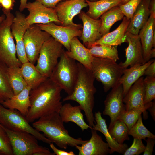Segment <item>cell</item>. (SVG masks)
Segmentation results:
<instances>
[{
  "label": "cell",
  "instance_id": "obj_49",
  "mask_svg": "<svg viewBox=\"0 0 155 155\" xmlns=\"http://www.w3.org/2000/svg\"><path fill=\"white\" fill-rule=\"evenodd\" d=\"M150 58H154L155 57V48H152V49L150 55Z\"/></svg>",
  "mask_w": 155,
  "mask_h": 155
},
{
  "label": "cell",
  "instance_id": "obj_29",
  "mask_svg": "<svg viewBox=\"0 0 155 155\" xmlns=\"http://www.w3.org/2000/svg\"><path fill=\"white\" fill-rule=\"evenodd\" d=\"M122 0H98L91 1L86 0L89 9L86 13L91 18L97 19L112 8L119 6Z\"/></svg>",
  "mask_w": 155,
  "mask_h": 155
},
{
  "label": "cell",
  "instance_id": "obj_35",
  "mask_svg": "<svg viewBox=\"0 0 155 155\" xmlns=\"http://www.w3.org/2000/svg\"><path fill=\"white\" fill-rule=\"evenodd\" d=\"M128 134L133 138L146 140L147 138L155 139V135L149 131L143 123L141 115L136 123L128 131Z\"/></svg>",
  "mask_w": 155,
  "mask_h": 155
},
{
  "label": "cell",
  "instance_id": "obj_11",
  "mask_svg": "<svg viewBox=\"0 0 155 155\" xmlns=\"http://www.w3.org/2000/svg\"><path fill=\"white\" fill-rule=\"evenodd\" d=\"M43 30L49 33L56 40L69 51L71 42L75 37H80L82 31L80 28L68 25L60 26L54 22L46 24H36Z\"/></svg>",
  "mask_w": 155,
  "mask_h": 155
},
{
  "label": "cell",
  "instance_id": "obj_6",
  "mask_svg": "<svg viewBox=\"0 0 155 155\" xmlns=\"http://www.w3.org/2000/svg\"><path fill=\"white\" fill-rule=\"evenodd\" d=\"M2 126L9 137L13 155H55L48 148L39 145L38 140L32 135L26 132L13 131Z\"/></svg>",
  "mask_w": 155,
  "mask_h": 155
},
{
  "label": "cell",
  "instance_id": "obj_14",
  "mask_svg": "<svg viewBox=\"0 0 155 155\" xmlns=\"http://www.w3.org/2000/svg\"><path fill=\"white\" fill-rule=\"evenodd\" d=\"M26 8L29 12L28 15L26 17V20L30 26L51 22L61 24L53 8L47 7L35 1L27 3Z\"/></svg>",
  "mask_w": 155,
  "mask_h": 155
},
{
  "label": "cell",
  "instance_id": "obj_5",
  "mask_svg": "<svg viewBox=\"0 0 155 155\" xmlns=\"http://www.w3.org/2000/svg\"><path fill=\"white\" fill-rule=\"evenodd\" d=\"M125 69L111 59L93 57L92 73L95 79L102 83L105 92L117 85Z\"/></svg>",
  "mask_w": 155,
  "mask_h": 155
},
{
  "label": "cell",
  "instance_id": "obj_20",
  "mask_svg": "<svg viewBox=\"0 0 155 155\" xmlns=\"http://www.w3.org/2000/svg\"><path fill=\"white\" fill-rule=\"evenodd\" d=\"M92 136L81 146L75 147L79 151V155H106L110 153V149L108 144L104 142L97 131L91 129Z\"/></svg>",
  "mask_w": 155,
  "mask_h": 155
},
{
  "label": "cell",
  "instance_id": "obj_52",
  "mask_svg": "<svg viewBox=\"0 0 155 155\" xmlns=\"http://www.w3.org/2000/svg\"><path fill=\"white\" fill-rule=\"evenodd\" d=\"M0 155H4L2 152L0 150Z\"/></svg>",
  "mask_w": 155,
  "mask_h": 155
},
{
  "label": "cell",
  "instance_id": "obj_46",
  "mask_svg": "<svg viewBox=\"0 0 155 155\" xmlns=\"http://www.w3.org/2000/svg\"><path fill=\"white\" fill-rule=\"evenodd\" d=\"M149 5L150 15L155 16V0H151Z\"/></svg>",
  "mask_w": 155,
  "mask_h": 155
},
{
  "label": "cell",
  "instance_id": "obj_21",
  "mask_svg": "<svg viewBox=\"0 0 155 155\" xmlns=\"http://www.w3.org/2000/svg\"><path fill=\"white\" fill-rule=\"evenodd\" d=\"M65 52L68 57L78 61L85 67L91 70L94 56L91 55L89 49L82 44L77 37L74 38L71 40L70 50Z\"/></svg>",
  "mask_w": 155,
  "mask_h": 155
},
{
  "label": "cell",
  "instance_id": "obj_40",
  "mask_svg": "<svg viewBox=\"0 0 155 155\" xmlns=\"http://www.w3.org/2000/svg\"><path fill=\"white\" fill-rule=\"evenodd\" d=\"M145 148L142 139L133 138L131 146L126 149L123 154L138 155L144 152Z\"/></svg>",
  "mask_w": 155,
  "mask_h": 155
},
{
  "label": "cell",
  "instance_id": "obj_42",
  "mask_svg": "<svg viewBox=\"0 0 155 155\" xmlns=\"http://www.w3.org/2000/svg\"><path fill=\"white\" fill-rule=\"evenodd\" d=\"M146 141V145L145 146L143 155H152L154 152L153 148L155 144V139L148 138Z\"/></svg>",
  "mask_w": 155,
  "mask_h": 155
},
{
  "label": "cell",
  "instance_id": "obj_37",
  "mask_svg": "<svg viewBox=\"0 0 155 155\" xmlns=\"http://www.w3.org/2000/svg\"><path fill=\"white\" fill-rule=\"evenodd\" d=\"M143 111L140 109H134L125 111L118 119L122 121L127 125L129 130L136 123L140 116Z\"/></svg>",
  "mask_w": 155,
  "mask_h": 155
},
{
  "label": "cell",
  "instance_id": "obj_16",
  "mask_svg": "<svg viewBox=\"0 0 155 155\" xmlns=\"http://www.w3.org/2000/svg\"><path fill=\"white\" fill-rule=\"evenodd\" d=\"M125 38L128 46L125 49L126 60L119 64L124 69L129 66L132 67L137 64L142 65L145 62L143 51L138 34H133L128 32L125 34Z\"/></svg>",
  "mask_w": 155,
  "mask_h": 155
},
{
  "label": "cell",
  "instance_id": "obj_12",
  "mask_svg": "<svg viewBox=\"0 0 155 155\" xmlns=\"http://www.w3.org/2000/svg\"><path fill=\"white\" fill-rule=\"evenodd\" d=\"M124 97L122 86L118 83L112 88L104 101V109L103 113L108 116L110 122L108 128L110 130L115 121L125 110L123 99Z\"/></svg>",
  "mask_w": 155,
  "mask_h": 155
},
{
  "label": "cell",
  "instance_id": "obj_30",
  "mask_svg": "<svg viewBox=\"0 0 155 155\" xmlns=\"http://www.w3.org/2000/svg\"><path fill=\"white\" fill-rule=\"evenodd\" d=\"M124 17L119 6L112 8L103 14L100 17L101 20L100 32L102 36L109 33L112 26Z\"/></svg>",
  "mask_w": 155,
  "mask_h": 155
},
{
  "label": "cell",
  "instance_id": "obj_25",
  "mask_svg": "<svg viewBox=\"0 0 155 155\" xmlns=\"http://www.w3.org/2000/svg\"><path fill=\"white\" fill-rule=\"evenodd\" d=\"M154 60H149L143 64L136 65L124 70L118 83L122 86L124 96L132 85L144 75L146 69Z\"/></svg>",
  "mask_w": 155,
  "mask_h": 155
},
{
  "label": "cell",
  "instance_id": "obj_22",
  "mask_svg": "<svg viewBox=\"0 0 155 155\" xmlns=\"http://www.w3.org/2000/svg\"><path fill=\"white\" fill-rule=\"evenodd\" d=\"M81 110L79 105L73 106L69 103H66L62 105L58 113L64 123H74L80 127L82 131L89 128L92 129V128L84 121Z\"/></svg>",
  "mask_w": 155,
  "mask_h": 155
},
{
  "label": "cell",
  "instance_id": "obj_23",
  "mask_svg": "<svg viewBox=\"0 0 155 155\" xmlns=\"http://www.w3.org/2000/svg\"><path fill=\"white\" fill-rule=\"evenodd\" d=\"M94 117L96 123L92 129L100 131L105 136L110 149L109 154L117 152L123 154L128 148L127 145L123 143L119 144L113 139L109 132L106 120L102 117L100 112H95Z\"/></svg>",
  "mask_w": 155,
  "mask_h": 155
},
{
  "label": "cell",
  "instance_id": "obj_48",
  "mask_svg": "<svg viewBox=\"0 0 155 155\" xmlns=\"http://www.w3.org/2000/svg\"><path fill=\"white\" fill-rule=\"evenodd\" d=\"M27 0H20L19 10L20 11H23L26 7Z\"/></svg>",
  "mask_w": 155,
  "mask_h": 155
},
{
  "label": "cell",
  "instance_id": "obj_27",
  "mask_svg": "<svg viewBox=\"0 0 155 155\" xmlns=\"http://www.w3.org/2000/svg\"><path fill=\"white\" fill-rule=\"evenodd\" d=\"M31 90L28 86L18 94L14 95L1 104L6 108L18 111L25 116L31 106L30 93Z\"/></svg>",
  "mask_w": 155,
  "mask_h": 155
},
{
  "label": "cell",
  "instance_id": "obj_9",
  "mask_svg": "<svg viewBox=\"0 0 155 155\" xmlns=\"http://www.w3.org/2000/svg\"><path fill=\"white\" fill-rule=\"evenodd\" d=\"M64 51L63 45L51 36L40 50L36 67L44 76L49 78Z\"/></svg>",
  "mask_w": 155,
  "mask_h": 155
},
{
  "label": "cell",
  "instance_id": "obj_41",
  "mask_svg": "<svg viewBox=\"0 0 155 155\" xmlns=\"http://www.w3.org/2000/svg\"><path fill=\"white\" fill-rule=\"evenodd\" d=\"M15 0H2L1 3V8L4 15L10 13L13 9Z\"/></svg>",
  "mask_w": 155,
  "mask_h": 155
},
{
  "label": "cell",
  "instance_id": "obj_44",
  "mask_svg": "<svg viewBox=\"0 0 155 155\" xmlns=\"http://www.w3.org/2000/svg\"><path fill=\"white\" fill-rule=\"evenodd\" d=\"M144 75L146 76L155 77V60L146 69L144 72Z\"/></svg>",
  "mask_w": 155,
  "mask_h": 155
},
{
  "label": "cell",
  "instance_id": "obj_31",
  "mask_svg": "<svg viewBox=\"0 0 155 155\" xmlns=\"http://www.w3.org/2000/svg\"><path fill=\"white\" fill-rule=\"evenodd\" d=\"M8 67L0 61V103L12 97L14 94L8 75Z\"/></svg>",
  "mask_w": 155,
  "mask_h": 155
},
{
  "label": "cell",
  "instance_id": "obj_7",
  "mask_svg": "<svg viewBox=\"0 0 155 155\" xmlns=\"http://www.w3.org/2000/svg\"><path fill=\"white\" fill-rule=\"evenodd\" d=\"M5 16V19L0 23V61L8 67H20L22 63L17 56L16 44L11 29L14 16L11 12Z\"/></svg>",
  "mask_w": 155,
  "mask_h": 155
},
{
  "label": "cell",
  "instance_id": "obj_26",
  "mask_svg": "<svg viewBox=\"0 0 155 155\" xmlns=\"http://www.w3.org/2000/svg\"><path fill=\"white\" fill-rule=\"evenodd\" d=\"M130 20V19H127L124 17L122 22L116 29L102 36L92 47L99 45L118 46L127 42L125 34Z\"/></svg>",
  "mask_w": 155,
  "mask_h": 155
},
{
  "label": "cell",
  "instance_id": "obj_19",
  "mask_svg": "<svg viewBox=\"0 0 155 155\" xmlns=\"http://www.w3.org/2000/svg\"><path fill=\"white\" fill-rule=\"evenodd\" d=\"M142 45L143 56L146 63L150 58V53L155 46V16H150L138 34Z\"/></svg>",
  "mask_w": 155,
  "mask_h": 155
},
{
  "label": "cell",
  "instance_id": "obj_1",
  "mask_svg": "<svg viewBox=\"0 0 155 155\" xmlns=\"http://www.w3.org/2000/svg\"><path fill=\"white\" fill-rule=\"evenodd\" d=\"M62 89L49 78L30 93L31 106L26 118L29 122L54 112L59 113L62 105Z\"/></svg>",
  "mask_w": 155,
  "mask_h": 155
},
{
  "label": "cell",
  "instance_id": "obj_13",
  "mask_svg": "<svg viewBox=\"0 0 155 155\" xmlns=\"http://www.w3.org/2000/svg\"><path fill=\"white\" fill-rule=\"evenodd\" d=\"M86 0H67L59 2L53 8L58 19L63 26L71 25L82 28L79 24L73 22V18L81 10L88 6Z\"/></svg>",
  "mask_w": 155,
  "mask_h": 155
},
{
  "label": "cell",
  "instance_id": "obj_15",
  "mask_svg": "<svg viewBox=\"0 0 155 155\" xmlns=\"http://www.w3.org/2000/svg\"><path fill=\"white\" fill-rule=\"evenodd\" d=\"M30 26L26 20L25 15L17 11L11 29L16 41L17 56L22 64L28 61L26 54L24 37L26 30Z\"/></svg>",
  "mask_w": 155,
  "mask_h": 155
},
{
  "label": "cell",
  "instance_id": "obj_47",
  "mask_svg": "<svg viewBox=\"0 0 155 155\" xmlns=\"http://www.w3.org/2000/svg\"><path fill=\"white\" fill-rule=\"evenodd\" d=\"M150 112L151 115L155 121V99L154 100L152 104L148 109Z\"/></svg>",
  "mask_w": 155,
  "mask_h": 155
},
{
  "label": "cell",
  "instance_id": "obj_3",
  "mask_svg": "<svg viewBox=\"0 0 155 155\" xmlns=\"http://www.w3.org/2000/svg\"><path fill=\"white\" fill-rule=\"evenodd\" d=\"M32 125L36 130L42 132L51 142L61 148L65 149L68 146L74 147L82 145L87 141L81 138L75 139L71 136L58 112L42 117L34 122Z\"/></svg>",
  "mask_w": 155,
  "mask_h": 155
},
{
  "label": "cell",
  "instance_id": "obj_51",
  "mask_svg": "<svg viewBox=\"0 0 155 155\" xmlns=\"http://www.w3.org/2000/svg\"><path fill=\"white\" fill-rule=\"evenodd\" d=\"M129 0H122V1L120 5L124 4L126 3H127V2Z\"/></svg>",
  "mask_w": 155,
  "mask_h": 155
},
{
  "label": "cell",
  "instance_id": "obj_4",
  "mask_svg": "<svg viewBox=\"0 0 155 155\" xmlns=\"http://www.w3.org/2000/svg\"><path fill=\"white\" fill-rule=\"evenodd\" d=\"M78 71L77 63L68 57L64 50L49 78L68 95L73 90Z\"/></svg>",
  "mask_w": 155,
  "mask_h": 155
},
{
  "label": "cell",
  "instance_id": "obj_32",
  "mask_svg": "<svg viewBox=\"0 0 155 155\" xmlns=\"http://www.w3.org/2000/svg\"><path fill=\"white\" fill-rule=\"evenodd\" d=\"M8 75L14 95L18 94L28 86L22 74L20 67H8Z\"/></svg>",
  "mask_w": 155,
  "mask_h": 155
},
{
  "label": "cell",
  "instance_id": "obj_34",
  "mask_svg": "<svg viewBox=\"0 0 155 155\" xmlns=\"http://www.w3.org/2000/svg\"><path fill=\"white\" fill-rule=\"evenodd\" d=\"M128 129L121 120L118 119L114 123L109 132L113 139L118 143L122 144L125 140H129Z\"/></svg>",
  "mask_w": 155,
  "mask_h": 155
},
{
  "label": "cell",
  "instance_id": "obj_53",
  "mask_svg": "<svg viewBox=\"0 0 155 155\" xmlns=\"http://www.w3.org/2000/svg\"><path fill=\"white\" fill-rule=\"evenodd\" d=\"M2 0H0V9L1 8V3Z\"/></svg>",
  "mask_w": 155,
  "mask_h": 155
},
{
  "label": "cell",
  "instance_id": "obj_38",
  "mask_svg": "<svg viewBox=\"0 0 155 155\" xmlns=\"http://www.w3.org/2000/svg\"><path fill=\"white\" fill-rule=\"evenodd\" d=\"M0 150L4 155H13L12 148L9 136L0 124Z\"/></svg>",
  "mask_w": 155,
  "mask_h": 155
},
{
  "label": "cell",
  "instance_id": "obj_2",
  "mask_svg": "<svg viewBox=\"0 0 155 155\" xmlns=\"http://www.w3.org/2000/svg\"><path fill=\"white\" fill-rule=\"evenodd\" d=\"M77 64L78 74L73 90L63 101L71 100L78 102L85 113L88 125L92 127L96 123L93 113L94 95L96 92L94 84L95 79L91 70L79 62Z\"/></svg>",
  "mask_w": 155,
  "mask_h": 155
},
{
  "label": "cell",
  "instance_id": "obj_18",
  "mask_svg": "<svg viewBox=\"0 0 155 155\" xmlns=\"http://www.w3.org/2000/svg\"><path fill=\"white\" fill-rule=\"evenodd\" d=\"M144 78L142 76L140 78L124 96L123 102L125 103L126 111L140 109L143 111L145 113L152 104V102L146 105L144 103Z\"/></svg>",
  "mask_w": 155,
  "mask_h": 155
},
{
  "label": "cell",
  "instance_id": "obj_45",
  "mask_svg": "<svg viewBox=\"0 0 155 155\" xmlns=\"http://www.w3.org/2000/svg\"><path fill=\"white\" fill-rule=\"evenodd\" d=\"M50 146L54 152L55 154L57 155H75L73 151L67 152L64 150H60L57 148L53 143H51Z\"/></svg>",
  "mask_w": 155,
  "mask_h": 155
},
{
  "label": "cell",
  "instance_id": "obj_36",
  "mask_svg": "<svg viewBox=\"0 0 155 155\" xmlns=\"http://www.w3.org/2000/svg\"><path fill=\"white\" fill-rule=\"evenodd\" d=\"M144 103L147 104L155 99V77L146 76L144 78Z\"/></svg>",
  "mask_w": 155,
  "mask_h": 155
},
{
  "label": "cell",
  "instance_id": "obj_54",
  "mask_svg": "<svg viewBox=\"0 0 155 155\" xmlns=\"http://www.w3.org/2000/svg\"><path fill=\"white\" fill-rule=\"evenodd\" d=\"M98 0H90L89 1H98Z\"/></svg>",
  "mask_w": 155,
  "mask_h": 155
},
{
  "label": "cell",
  "instance_id": "obj_39",
  "mask_svg": "<svg viewBox=\"0 0 155 155\" xmlns=\"http://www.w3.org/2000/svg\"><path fill=\"white\" fill-rule=\"evenodd\" d=\"M142 0H130L126 3L119 5L121 11L127 19H130Z\"/></svg>",
  "mask_w": 155,
  "mask_h": 155
},
{
  "label": "cell",
  "instance_id": "obj_10",
  "mask_svg": "<svg viewBox=\"0 0 155 155\" xmlns=\"http://www.w3.org/2000/svg\"><path fill=\"white\" fill-rule=\"evenodd\" d=\"M51 36L42 30L36 24L30 25L26 30L24 37L26 54L28 60L34 65L42 47Z\"/></svg>",
  "mask_w": 155,
  "mask_h": 155
},
{
  "label": "cell",
  "instance_id": "obj_24",
  "mask_svg": "<svg viewBox=\"0 0 155 155\" xmlns=\"http://www.w3.org/2000/svg\"><path fill=\"white\" fill-rule=\"evenodd\" d=\"M149 0H142L130 20L126 32L138 35L140 31L148 20L150 16Z\"/></svg>",
  "mask_w": 155,
  "mask_h": 155
},
{
  "label": "cell",
  "instance_id": "obj_33",
  "mask_svg": "<svg viewBox=\"0 0 155 155\" xmlns=\"http://www.w3.org/2000/svg\"><path fill=\"white\" fill-rule=\"evenodd\" d=\"M117 46L99 45L93 46L89 49L94 57L106 58L115 62L119 59Z\"/></svg>",
  "mask_w": 155,
  "mask_h": 155
},
{
  "label": "cell",
  "instance_id": "obj_28",
  "mask_svg": "<svg viewBox=\"0 0 155 155\" xmlns=\"http://www.w3.org/2000/svg\"><path fill=\"white\" fill-rule=\"evenodd\" d=\"M20 68L27 86L31 89L38 87L48 78L41 73L36 66L29 61L22 63Z\"/></svg>",
  "mask_w": 155,
  "mask_h": 155
},
{
  "label": "cell",
  "instance_id": "obj_8",
  "mask_svg": "<svg viewBox=\"0 0 155 155\" xmlns=\"http://www.w3.org/2000/svg\"><path fill=\"white\" fill-rule=\"evenodd\" d=\"M0 124L9 130L29 133L38 140L50 144L51 142L32 126L25 116L18 111L5 107L0 103Z\"/></svg>",
  "mask_w": 155,
  "mask_h": 155
},
{
  "label": "cell",
  "instance_id": "obj_55",
  "mask_svg": "<svg viewBox=\"0 0 155 155\" xmlns=\"http://www.w3.org/2000/svg\"></svg>",
  "mask_w": 155,
  "mask_h": 155
},
{
  "label": "cell",
  "instance_id": "obj_50",
  "mask_svg": "<svg viewBox=\"0 0 155 155\" xmlns=\"http://www.w3.org/2000/svg\"><path fill=\"white\" fill-rule=\"evenodd\" d=\"M6 18V16L4 14L0 16V23L5 19Z\"/></svg>",
  "mask_w": 155,
  "mask_h": 155
},
{
  "label": "cell",
  "instance_id": "obj_43",
  "mask_svg": "<svg viewBox=\"0 0 155 155\" xmlns=\"http://www.w3.org/2000/svg\"><path fill=\"white\" fill-rule=\"evenodd\" d=\"M67 0H35L44 6L48 7L54 8L59 2Z\"/></svg>",
  "mask_w": 155,
  "mask_h": 155
},
{
  "label": "cell",
  "instance_id": "obj_17",
  "mask_svg": "<svg viewBox=\"0 0 155 155\" xmlns=\"http://www.w3.org/2000/svg\"><path fill=\"white\" fill-rule=\"evenodd\" d=\"M79 14L83 24L80 39L83 44L90 49L102 36L100 32L101 20L94 19L83 11H81Z\"/></svg>",
  "mask_w": 155,
  "mask_h": 155
}]
</instances>
